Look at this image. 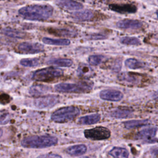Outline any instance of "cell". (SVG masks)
Returning <instances> with one entry per match:
<instances>
[{
	"mask_svg": "<svg viewBox=\"0 0 158 158\" xmlns=\"http://www.w3.org/2000/svg\"><path fill=\"white\" fill-rule=\"evenodd\" d=\"M20 63L23 67H35L38 66L40 64V62L38 58H27L22 59Z\"/></svg>",
	"mask_w": 158,
	"mask_h": 158,
	"instance_id": "28",
	"label": "cell"
},
{
	"mask_svg": "<svg viewBox=\"0 0 158 158\" xmlns=\"http://www.w3.org/2000/svg\"><path fill=\"white\" fill-rule=\"evenodd\" d=\"M59 101V97L58 96L48 94L35 99L34 105L38 109H48L56 105Z\"/></svg>",
	"mask_w": 158,
	"mask_h": 158,
	"instance_id": "7",
	"label": "cell"
},
{
	"mask_svg": "<svg viewBox=\"0 0 158 158\" xmlns=\"http://www.w3.org/2000/svg\"><path fill=\"white\" fill-rule=\"evenodd\" d=\"M104 58V57L102 55H99V54L91 55L89 56L88 59V61L90 65L96 66L100 64L102 62Z\"/></svg>",
	"mask_w": 158,
	"mask_h": 158,
	"instance_id": "30",
	"label": "cell"
},
{
	"mask_svg": "<svg viewBox=\"0 0 158 158\" xmlns=\"http://www.w3.org/2000/svg\"><path fill=\"white\" fill-rule=\"evenodd\" d=\"M87 151V147L85 144H75L68 147L66 149V152L67 154L73 156H79L83 155Z\"/></svg>",
	"mask_w": 158,
	"mask_h": 158,
	"instance_id": "19",
	"label": "cell"
},
{
	"mask_svg": "<svg viewBox=\"0 0 158 158\" xmlns=\"http://www.w3.org/2000/svg\"><path fill=\"white\" fill-rule=\"evenodd\" d=\"M17 51L22 54H37L44 51V46L38 43L23 42L17 46Z\"/></svg>",
	"mask_w": 158,
	"mask_h": 158,
	"instance_id": "8",
	"label": "cell"
},
{
	"mask_svg": "<svg viewBox=\"0 0 158 158\" xmlns=\"http://www.w3.org/2000/svg\"><path fill=\"white\" fill-rule=\"evenodd\" d=\"M2 33L9 37L14 38H23L25 36V33L12 28H4L2 30Z\"/></svg>",
	"mask_w": 158,
	"mask_h": 158,
	"instance_id": "26",
	"label": "cell"
},
{
	"mask_svg": "<svg viewBox=\"0 0 158 158\" xmlns=\"http://www.w3.org/2000/svg\"><path fill=\"white\" fill-rule=\"evenodd\" d=\"M101 119V115L99 114H92L81 117L78 120V123L82 125H93L98 123Z\"/></svg>",
	"mask_w": 158,
	"mask_h": 158,
	"instance_id": "18",
	"label": "cell"
},
{
	"mask_svg": "<svg viewBox=\"0 0 158 158\" xmlns=\"http://www.w3.org/2000/svg\"><path fill=\"white\" fill-rule=\"evenodd\" d=\"M117 78L120 83L128 85H137L139 81V75L131 72H122L118 75Z\"/></svg>",
	"mask_w": 158,
	"mask_h": 158,
	"instance_id": "11",
	"label": "cell"
},
{
	"mask_svg": "<svg viewBox=\"0 0 158 158\" xmlns=\"http://www.w3.org/2000/svg\"><path fill=\"white\" fill-rule=\"evenodd\" d=\"M48 64L54 65L58 67H69L72 65L73 61L70 59H52L47 62Z\"/></svg>",
	"mask_w": 158,
	"mask_h": 158,
	"instance_id": "24",
	"label": "cell"
},
{
	"mask_svg": "<svg viewBox=\"0 0 158 158\" xmlns=\"http://www.w3.org/2000/svg\"><path fill=\"white\" fill-rule=\"evenodd\" d=\"M63 73V71L60 69L49 67L37 70L33 72L31 78L33 80L39 81H49L61 77Z\"/></svg>",
	"mask_w": 158,
	"mask_h": 158,
	"instance_id": "5",
	"label": "cell"
},
{
	"mask_svg": "<svg viewBox=\"0 0 158 158\" xmlns=\"http://www.w3.org/2000/svg\"><path fill=\"white\" fill-rule=\"evenodd\" d=\"M93 87V83L88 80L81 81L77 83H60L54 86V89L59 93H85L89 92Z\"/></svg>",
	"mask_w": 158,
	"mask_h": 158,
	"instance_id": "3",
	"label": "cell"
},
{
	"mask_svg": "<svg viewBox=\"0 0 158 158\" xmlns=\"http://www.w3.org/2000/svg\"><path fill=\"white\" fill-rule=\"evenodd\" d=\"M9 115L8 113L0 114V124H6L9 120Z\"/></svg>",
	"mask_w": 158,
	"mask_h": 158,
	"instance_id": "32",
	"label": "cell"
},
{
	"mask_svg": "<svg viewBox=\"0 0 158 158\" xmlns=\"http://www.w3.org/2000/svg\"><path fill=\"white\" fill-rule=\"evenodd\" d=\"M152 154L156 157L157 158V148H155L154 149H153V151H151Z\"/></svg>",
	"mask_w": 158,
	"mask_h": 158,
	"instance_id": "34",
	"label": "cell"
},
{
	"mask_svg": "<svg viewBox=\"0 0 158 158\" xmlns=\"http://www.w3.org/2000/svg\"><path fill=\"white\" fill-rule=\"evenodd\" d=\"M157 131V127L146 128L139 131L136 136L138 139H142L148 143H156L157 142V138L156 137Z\"/></svg>",
	"mask_w": 158,
	"mask_h": 158,
	"instance_id": "9",
	"label": "cell"
},
{
	"mask_svg": "<svg viewBox=\"0 0 158 158\" xmlns=\"http://www.w3.org/2000/svg\"><path fill=\"white\" fill-rule=\"evenodd\" d=\"M109 154L114 158H128L129 153L127 149L122 147H114Z\"/></svg>",
	"mask_w": 158,
	"mask_h": 158,
	"instance_id": "20",
	"label": "cell"
},
{
	"mask_svg": "<svg viewBox=\"0 0 158 158\" xmlns=\"http://www.w3.org/2000/svg\"><path fill=\"white\" fill-rule=\"evenodd\" d=\"M91 38L93 39V40H99V39H104V38H105V37L104 36V35L99 34V35H93Z\"/></svg>",
	"mask_w": 158,
	"mask_h": 158,
	"instance_id": "33",
	"label": "cell"
},
{
	"mask_svg": "<svg viewBox=\"0 0 158 158\" xmlns=\"http://www.w3.org/2000/svg\"><path fill=\"white\" fill-rule=\"evenodd\" d=\"M36 158H62V157L60 155L55 153H47L41 154Z\"/></svg>",
	"mask_w": 158,
	"mask_h": 158,
	"instance_id": "31",
	"label": "cell"
},
{
	"mask_svg": "<svg viewBox=\"0 0 158 158\" xmlns=\"http://www.w3.org/2000/svg\"><path fill=\"white\" fill-rule=\"evenodd\" d=\"M110 131L106 127L99 126L93 128L86 129L84 131V135L86 138L94 141H101L110 138Z\"/></svg>",
	"mask_w": 158,
	"mask_h": 158,
	"instance_id": "6",
	"label": "cell"
},
{
	"mask_svg": "<svg viewBox=\"0 0 158 158\" xmlns=\"http://www.w3.org/2000/svg\"><path fill=\"white\" fill-rule=\"evenodd\" d=\"M110 115L115 118H125L130 117L132 115V112L128 109L117 108L112 110Z\"/></svg>",
	"mask_w": 158,
	"mask_h": 158,
	"instance_id": "22",
	"label": "cell"
},
{
	"mask_svg": "<svg viewBox=\"0 0 158 158\" xmlns=\"http://www.w3.org/2000/svg\"><path fill=\"white\" fill-rule=\"evenodd\" d=\"M19 14L23 19L29 20H46L52 15L53 7L49 4L28 5L20 8Z\"/></svg>",
	"mask_w": 158,
	"mask_h": 158,
	"instance_id": "1",
	"label": "cell"
},
{
	"mask_svg": "<svg viewBox=\"0 0 158 158\" xmlns=\"http://www.w3.org/2000/svg\"><path fill=\"white\" fill-rule=\"evenodd\" d=\"M91 69L86 64H81L78 66L77 73L78 76L81 77H88L90 76Z\"/></svg>",
	"mask_w": 158,
	"mask_h": 158,
	"instance_id": "29",
	"label": "cell"
},
{
	"mask_svg": "<svg viewBox=\"0 0 158 158\" xmlns=\"http://www.w3.org/2000/svg\"><path fill=\"white\" fill-rule=\"evenodd\" d=\"M57 142V138L54 136L35 135L25 138L22 140L21 144L23 147L27 148L41 149L54 146Z\"/></svg>",
	"mask_w": 158,
	"mask_h": 158,
	"instance_id": "2",
	"label": "cell"
},
{
	"mask_svg": "<svg viewBox=\"0 0 158 158\" xmlns=\"http://www.w3.org/2000/svg\"><path fill=\"white\" fill-rule=\"evenodd\" d=\"M71 17L73 19L78 21H88L93 18L94 13L91 10L86 9L73 12L71 14Z\"/></svg>",
	"mask_w": 158,
	"mask_h": 158,
	"instance_id": "16",
	"label": "cell"
},
{
	"mask_svg": "<svg viewBox=\"0 0 158 158\" xmlns=\"http://www.w3.org/2000/svg\"><path fill=\"white\" fill-rule=\"evenodd\" d=\"M2 130L1 129V128H0V138L2 136Z\"/></svg>",
	"mask_w": 158,
	"mask_h": 158,
	"instance_id": "35",
	"label": "cell"
},
{
	"mask_svg": "<svg viewBox=\"0 0 158 158\" xmlns=\"http://www.w3.org/2000/svg\"><path fill=\"white\" fill-rule=\"evenodd\" d=\"M51 91V88L44 85H33L29 88V93L32 96H39Z\"/></svg>",
	"mask_w": 158,
	"mask_h": 158,
	"instance_id": "17",
	"label": "cell"
},
{
	"mask_svg": "<svg viewBox=\"0 0 158 158\" xmlns=\"http://www.w3.org/2000/svg\"><path fill=\"white\" fill-rule=\"evenodd\" d=\"M116 25L122 29H138L143 26V23L136 19H123L117 22Z\"/></svg>",
	"mask_w": 158,
	"mask_h": 158,
	"instance_id": "13",
	"label": "cell"
},
{
	"mask_svg": "<svg viewBox=\"0 0 158 158\" xmlns=\"http://www.w3.org/2000/svg\"><path fill=\"white\" fill-rule=\"evenodd\" d=\"M57 6H59L60 7L70 10H79L83 7V6L81 3L75 1H69V0H62V1H57L55 2Z\"/></svg>",
	"mask_w": 158,
	"mask_h": 158,
	"instance_id": "14",
	"label": "cell"
},
{
	"mask_svg": "<svg viewBox=\"0 0 158 158\" xmlns=\"http://www.w3.org/2000/svg\"><path fill=\"white\" fill-rule=\"evenodd\" d=\"M80 113V109L70 106L61 107L55 110L51 115V120L56 123H66L75 118Z\"/></svg>",
	"mask_w": 158,
	"mask_h": 158,
	"instance_id": "4",
	"label": "cell"
},
{
	"mask_svg": "<svg viewBox=\"0 0 158 158\" xmlns=\"http://www.w3.org/2000/svg\"><path fill=\"white\" fill-rule=\"evenodd\" d=\"M80 158H90V157H87V156H83V157H80Z\"/></svg>",
	"mask_w": 158,
	"mask_h": 158,
	"instance_id": "36",
	"label": "cell"
},
{
	"mask_svg": "<svg viewBox=\"0 0 158 158\" xmlns=\"http://www.w3.org/2000/svg\"><path fill=\"white\" fill-rule=\"evenodd\" d=\"M99 96L103 100L118 102L122 99L123 94L121 91L116 89H106L100 92Z\"/></svg>",
	"mask_w": 158,
	"mask_h": 158,
	"instance_id": "10",
	"label": "cell"
},
{
	"mask_svg": "<svg viewBox=\"0 0 158 158\" xmlns=\"http://www.w3.org/2000/svg\"><path fill=\"white\" fill-rule=\"evenodd\" d=\"M48 31L51 34L63 37L73 38L77 35V33L75 30L67 28H48Z\"/></svg>",
	"mask_w": 158,
	"mask_h": 158,
	"instance_id": "15",
	"label": "cell"
},
{
	"mask_svg": "<svg viewBox=\"0 0 158 158\" xmlns=\"http://www.w3.org/2000/svg\"><path fill=\"white\" fill-rule=\"evenodd\" d=\"M109 8L120 14H133L137 11L136 6L131 4H109Z\"/></svg>",
	"mask_w": 158,
	"mask_h": 158,
	"instance_id": "12",
	"label": "cell"
},
{
	"mask_svg": "<svg viewBox=\"0 0 158 158\" xmlns=\"http://www.w3.org/2000/svg\"><path fill=\"white\" fill-rule=\"evenodd\" d=\"M125 65L127 67L131 69H139L143 68L144 66L143 62L134 58H129L126 59L125 61Z\"/></svg>",
	"mask_w": 158,
	"mask_h": 158,
	"instance_id": "25",
	"label": "cell"
},
{
	"mask_svg": "<svg viewBox=\"0 0 158 158\" xmlns=\"http://www.w3.org/2000/svg\"><path fill=\"white\" fill-rule=\"evenodd\" d=\"M42 41L44 44L55 46H68L70 44V41L68 39H55L48 37L43 38Z\"/></svg>",
	"mask_w": 158,
	"mask_h": 158,
	"instance_id": "21",
	"label": "cell"
},
{
	"mask_svg": "<svg viewBox=\"0 0 158 158\" xmlns=\"http://www.w3.org/2000/svg\"><path fill=\"white\" fill-rule=\"evenodd\" d=\"M120 41L122 44L125 45L138 46L141 44V41L139 38L134 36H124L120 38Z\"/></svg>",
	"mask_w": 158,
	"mask_h": 158,
	"instance_id": "27",
	"label": "cell"
},
{
	"mask_svg": "<svg viewBox=\"0 0 158 158\" xmlns=\"http://www.w3.org/2000/svg\"><path fill=\"white\" fill-rule=\"evenodd\" d=\"M149 120L141 119V120H131L126 121L123 123L125 127L127 129H132L138 127H141L148 125Z\"/></svg>",
	"mask_w": 158,
	"mask_h": 158,
	"instance_id": "23",
	"label": "cell"
}]
</instances>
